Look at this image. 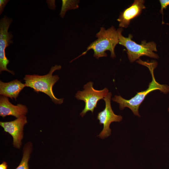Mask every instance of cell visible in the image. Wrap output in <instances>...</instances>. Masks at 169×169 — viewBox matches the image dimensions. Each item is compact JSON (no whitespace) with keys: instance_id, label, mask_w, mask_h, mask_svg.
<instances>
[{"instance_id":"cell-14","label":"cell","mask_w":169,"mask_h":169,"mask_svg":"<svg viewBox=\"0 0 169 169\" xmlns=\"http://www.w3.org/2000/svg\"><path fill=\"white\" fill-rule=\"evenodd\" d=\"M9 0H0V14H2V13L3 11L4 8L7 4V3L8 2Z\"/></svg>"},{"instance_id":"cell-13","label":"cell","mask_w":169,"mask_h":169,"mask_svg":"<svg viewBox=\"0 0 169 169\" xmlns=\"http://www.w3.org/2000/svg\"><path fill=\"white\" fill-rule=\"evenodd\" d=\"M159 2L161 4V9L160 12L163 14L164 9H166L169 5V0H160Z\"/></svg>"},{"instance_id":"cell-9","label":"cell","mask_w":169,"mask_h":169,"mask_svg":"<svg viewBox=\"0 0 169 169\" xmlns=\"http://www.w3.org/2000/svg\"><path fill=\"white\" fill-rule=\"evenodd\" d=\"M143 0H136L120 15L117 19L120 28H126L131 20L140 15L143 9L146 8Z\"/></svg>"},{"instance_id":"cell-5","label":"cell","mask_w":169,"mask_h":169,"mask_svg":"<svg viewBox=\"0 0 169 169\" xmlns=\"http://www.w3.org/2000/svg\"><path fill=\"white\" fill-rule=\"evenodd\" d=\"M93 84L92 82H88L84 85L83 91H78L76 94L75 97L77 100L85 102L84 108L80 114L82 117L89 111L93 113L97 107L98 102L103 99L109 93L108 89L105 88L102 90H97L94 88Z\"/></svg>"},{"instance_id":"cell-2","label":"cell","mask_w":169,"mask_h":169,"mask_svg":"<svg viewBox=\"0 0 169 169\" xmlns=\"http://www.w3.org/2000/svg\"><path fill=\"white\" fill-rule=\"evenodd\" d=\"M97 39L92 42L87 48V50L81 55L71 61L83 55H85L90 49H92L94 52V57L98 59L102 57H106L107 54L105 51L109 50L111 53L110 57L114 58L115 57V48L119 44L118 33L117 30L113 26L107 30L104 27L100 28V31L96 34Z\"/></svg>"},{"instance_id":"cell-3","label":"cell","mask_w":169,"mask_h":169,"mask_svg":"<svg viewBox=\"0 0 169 169\" xmlns=\"http://www.w3.org/2000/svg\"><path fill=\"white\" fill-rule=\"evenodd\" d=\"M61 68V65H55L51 67L49 72L46 75H26L23 78L26 86L33 89L37 93L42 92L45 94L56 104H61L64 99L56 98L52 90L53 86L59 79L57 75H53L52 74L54 71L60 70Z\"/></svg>"},{"instance_id":"cell-16","label":"cell","mask_w":169,"mask_h":169,"mask_svg":"<svg viewBox=\"0 0 169 169\" xmlns=\"http://www.w3.org/2000/svg\"><path fill=\"white\" fill-rule=\"evenodd\" d=\"M168 112H169V107L168 108Z\"/></svg>"},{"instance_id":"cell-10","label":"cell","mask_w":169,"mask_h":169,"mask_svg":"<svg viewBox=\"0 0 169 169\" xmlns=\"http://www.w3.org/2000/svg\"><path fill=\"white\" fill-rule=\"evenodd\" d=\"M28 111V108L25 105L20 104L14 105L10 102L8 97L0 96V115L2 117L12 115L17 118L25 115Z\"/></svg>"},{"instance_id":"cell-12","label":"cell","mask_w":169,"mask_h":169,"mask_svg":"<svg viewBox=\"0 0 169 169\" xmlns=\"http://www.w3.org/2000/svg\"><path fill=\"white\" fill-rule=\"evenodd\" d=\"M33 150V145L28 142L24 145L23 148V155L21 161L15 169H29L28 161Z\"/></svg>"},{"instance_id":"cell-4","label":"cell","mask_w":169,"mask_h":169,"mask_svg":"<svg viewBox=\"0 0 169 169\" xmlns=\"http://www.w3.org/2000/svg\"><path fill=\"white\" fill-rule=\"evenodd\" d=\"M119 44L126 49L128 58L132 63L143 56H147L151 58L157 59L158 55L153 52L157 51L156 44L153 41L146 43V41H142L141 44L136 43L132 40L133 36L129 34L128 37L123 36L122 34L123 30L122 28L118 29Z\"/></svg>"},{"instance_id":"cell-7","label":"cell","mask_w":169,"mask_h":169,"mask_svg":"<svg viewBox=\"0 0 169 169\" xmlns=\"http://www.w3.org/2000/svg\"><path fill=\"white\" fill-rule=\"evenodd\" d=\"M111 96V93L109 92L104 98L105 102V108L99 112L97 116V119L99 121V124L103 125V130L99 135V137L102 139L107 137L110 135L111 130L110 126L111 123L113 122H119L122 119L121 115L115 114L112 110L110 103Z\"/></svg>"},{"instance_id":"cell-6","label":"cell","mask_w":169,"mask_h":169,"mask_svg":"<svg viewBox=\"0 0 169 169\" xmlns=\"http://www.w3.org/2000/svg\"><path fill=\"white\" fill-rule=\"evenodd\" d=\"M13 22L12 18H8L6 15L1 18L0 20V72L6 71L14 75L13 71L8 69L7 65L9 60L7 58L5 54L7 47L13 43L11 40L13 36L11 32H8L10 25Z\"/></svg>"},{"instance_id":"cell-15","label":"cell","mask_w":169,"mask_h":169,"mask_svg":"<svg viewBox=\"0 0 169 169\" xmlns=\"http://www.w3.org/2000/svg\"><path fill=\"white\" fill-rule=\"evenodd\" d=\"M7 163L5 161L3 162L0 165V169H7Z\"/></svg>"},{"instance_id":"cell-1","label":"cell","mask_w":169,"mask_h":169,"mask_svg":"<svg viewBox=\"0 0 169 169\" xmlns=\"http://www.w3.org/2000/svg\"><path fill=\"white\" fill-rule=\"evenodd\" d=\"M137 62L147 67L150 70L152 80L149 83L148 88L145 90L137 93L130 100L124 99L120 95H115L112 98V100L119 104V108L120 110H123L125 107H128L131 110L134 115L140 117L139 108L146 95L151 91L156 90H159L164 94H167L169 92V86L166 84H160L156 81L154 76V70L157 66V63L156 61H144L139 59Z\"/></svg>"},{"instance_id":"cell-11","label":"cell","mask_w":169,"mask_h":169,"mask_svg":"<svg viewBox=\"0 0 169 169\" xmlns=\"http://www.w3.org/2000/svg\"><path fill=\"white\" fill-rule=\"evenodd\" d=\"M26 87L25 84L15 79L8 82H3L0 81V94L13 100H17L19 93Z\"/></svg>"},{"instance_id":"cell-8","label":"cell","mask_w":169,"mask_h":169,"mask_svg":"<svg viewBox=\"0 0 169 169\" xmlns=\"http://www.w3.org/2000/svg\"><path fill=\"white\" fill-rule=\"evenodd\" d=\"M27 122L25 115L21 116L10 121L0 122V125L4 131L13 137V145L15 148L19 149L21 147L23 138V128Z\"/></svg>"}]
</instances>
